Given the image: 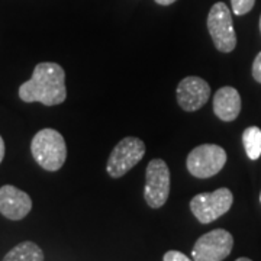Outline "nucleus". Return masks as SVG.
<instances>
[{"mask_svg":"<svg viewBox=\"0 0 261 261\" xmlns=\"http://www.w3.org/2000/svg\"><path fill=\"white\" fill-rule=\"evenodd\" d=\"M177 103L186 112H196L203 108L211 97V87L200 77H185L177 86Z\"/></svg>","mask_w":261,"mask_h":261,"instance_id":"1a4fd4ad","label":"nucleus"},{"mask_svg":"<svg viewBox=\"0 0 261 261\" xmlns=\"http://www.w3.org/2000/svg\"><path fill=\"white\" fill-rule=\"evenodd\" d=\"M215 115L225 122L235 121L241 112V96L237 89L225 86L214 96Z\"/></svg>","mask_w":261,"mask_h":261,"instance_id":"9b49d317","label":"nucleus"},{"mask_svg":"<svg viewBox=\"0 0 261 261\" xmlns=\"http://www.w3.org/2000/svg\"><path fill=\"white\" fill-rule=\"evenodd\" d=\"M235 261H251L250 258H247V257H241V258H237Z\"/></svg>","mask_w":261,"mask_h":261,"instance_id":"6ab92c4d","label":"nucleus"},{"mask_svg":"<svg viewBox=\"0 0 261 261\" xmlns=\"http://www.w3.org/2000/svg\"><path fill=\"white\" fill-rule=\"evenodd\" d=\"M31 152L44 170L57 171L64 166L67 159L64 137L51 128L41 129L31 142Z\"/></svg>","mask_w":261,"mask_h":261,"instance_id":"f03ea898","label":"nucleus"},{"mask_svg":"<svg viewBox=\"0 0 261 261\" xmlns=\"http://www.w3.org/2000/svg\"><path fill=\"white\" fill-rule=\"evenodd\" d=\"M207 31L212 37L215 47L221 53H231L237 47V35L233 29L229 8L218 2L207 15Z\"/></svg>","mask_w":261,"mask_h":261,"instance_id":"39448f33","label":"nucleus"},{"mask_svg":"<svg viewBox=\"0 0 261 261\" xmlns=\"http://www.w3.org/2000/svg\"><path fill=\"white\" fill-rule=\"evenodd\" d=\"M243 142L245 152L250 160H258L261 157V129L258 126H248L244 130Z\"/></svg>","mask_w":261,"mask_h":261,"instance_id":"ddd939ff","label":"nucleus"},{"mask_svg":"<svg viewBox=\"0 0 261 261\" xmlns=\"http://www.w3.org/2000/svg\"><path fill=\"white\" fill-rule=\"evenodd\" d=\"M260 202H261V193H260Z\"/></svg>","mask_w":261,"mask_h":261,"instance_id":"412c9836","label":"nucleus"},{"mask_svg":"<svg viewBox=\"0 0 261 261\" xmlns=\"http://www.w3.org/2000/svg\"><path fill=\"white\" fill-rule=\"evenodd\" d=\"M226 163V152L215 144H203L190 151L187 157V170L197 178H209L218 174Z\"/></svg>","mask_w":261,"mask_h":261,"instance_id":"20e7f679","label":"nucleus"},{"mask_svg":"<svg viewBox=\"0 0 261 261\" xmlns=\"http://www.w3.org/2000/svg\"><path fill=\"white\" fill-rule=\"evenodd\" d=\"M5 159V142H3V138L0 137V163Z\"/></svg>","mask_w":261,"mask_h":261,"instance_id":"f3484780","label":"nucleus"},{"mask_svg":"<svg viewBox=\"0 0 261 261\" xmlns=\"http://www.w3.org/2000/svg\"><path fill=\"white\" fill-rule=\"evenodd\" d=\"M233 203L229 189L221 187L212 193H199L190 200V211L200 224H211L225 215Z\"/></svg>","mask_w":261,"mask_h":261,"instance_id":"7ed1b4c3","label":"nucleus"},{"mask_svg":"<svg viewBox=\"0 0 261 261\" xmlns=\"http://www.w3.org/2000/svg\"><path fill=\"white\" fill-rule=\"evenodd\" d=\"M19 97L27 103L39 102L45 106H56L65 100L64 68L57 63H39L32 77L19 87Z\"/></svg>","mask_w":261,"mask_h":261,"instance_id":"f257e3e1","label":"nucleus"},{"mask_svg":"<svg viewBox=\"0 0 261 261\" xmlns=\"http://www.w3.org/2000/svg\"><path fill=\"white\" fill-rule=\"evenodd\" d=\"M260 32H261V16H260Z\"/></svg>","mask_w":261,"mask_h":261,"instance_id":"aec40b11","label":"nucleus"},{"mask_svg":"<svg viewBox=\"0 0 261 261\" xmlns=\"http://www.w3.org/2000/svg\"><path fill=\"white\" fill-rule=\"evenodd\" d=\"M2 261H44V252L32 241H23L13 247Z\"/></svg>","mask_w":261,"mask_h":261,"instance_id":"f8f14e48","label":"nucleus"},{"mask_svg":"<svg viewBox=\"0 0 261 261\" xmlns=\"http://www.w3.org/2000/svg\"><path fill=\"white\" fill-rule=\"evenodd\" d=\"M32 209V200L28 193L18 187L6 186L0 187V214L10 221L23 219Z\"/></svg>","mask_w":261,"mask_h":261,"instance_id":"9d476101","label":"nucleus"},{"mask_svg":"<svg viewBox=\"0 0 261 261\" xmlns=\"http://www.w3.org/2000/svg\"><path fill=\"white\" fill-rule=\"evenodd\" d=\"M231 3H232L233 13L238 15V16H241V15L248 13L254 8L255 0H231Z\"/></svg>","mask_w":261,"mask_h":261,"instance_id":"4468645a","label":"nucleus"},{"mask_svg":"<svg viewBox=\"0 0 261 261\" xmlns=\"http://www.w3.org/2000/svg\"><path fill=\"white\" fill-rule=\"evenodd\" d=\"M163 261H193V260H190L186 254H183V252L171 250V251H167L166 254H164Z\"/></svg>","mask_w":261,"mask_h":261,"instance_id":"2eb2a0df","label":"nucleus"},{"mask_svg":"<svg viewBox=\"0 0 261 261\" xmlns=\"http://www.w3.org/2000/svg\"><path fill=\"white\" fill-rule=\"evenodd\" d=\"M145 154V144L135 137H126L112 149L106 170L109 176L119 178L140 163Z\"/></svg>","mask_w":261,"mask_h":261,"instance_id":"0eeeda50","label":"nucleus"},{"mask_svg":"<svg viewBox=\"0 0 261 261\" xmlns=\"http://www.w3.org/2000/svg\"><path fill=\"white\" fill-rule=\"evenodd\" d=\"M159 5H161V6H168V5H171V3H174L176 0H155Z\"/></svg>","mask_w":261,"mask_h":261,"instance_id":"a211bd4d","label":"nucleus"},{"mask_svg":"<svg viewBox=\"0 0 261 261\" xmlns=\"http://www.w3.org/2000/svg\"><path fill=\"white\" fill-rule=\"evenodd\" d=\"M252 77L255 82L261 84V53L255 57V60L252 63Z\"/></svg>","mask_w":261,"mask_h":261,"instance_id":"dca6fc26","label":"nucleus"},{"mask_svg":"<svg viewBox=\"0 0 261 261\" xmlns=\"http://www.w3.org/2000/svg\"><path fill=\"white\" fill-rule=\"evenodd\" d=\"M233 247V238L226 229H214L202 235L192 250L193 261H222Z\"/></svg>","mask_w":261,"mask_h":261,"instance_id":"6e6552de","label":"nucleus"},{"mask_svg":"<svg viewBox=\"0 0 261 261\" xmlns=\"http://www.w3.org/2000/svg\"><path fill=\"white\" fill-rule=\"evenodd\" d=\"M170 195V170L164 160H151L145 170L144 197L149 207L159 209L166 205Z\"/></svg>","mask_w":261,"mask_h":261,"instance_id":"423d86ee","label":"nucleus"}]
</instances>
